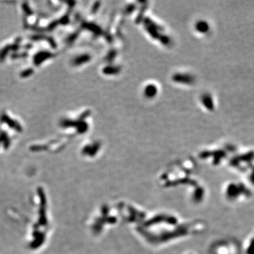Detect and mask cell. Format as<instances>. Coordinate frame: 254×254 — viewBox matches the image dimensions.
Listing matches in <instances>:
<instances>
[]
</instances>
